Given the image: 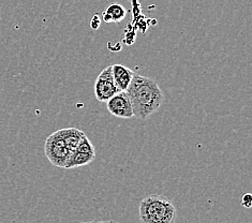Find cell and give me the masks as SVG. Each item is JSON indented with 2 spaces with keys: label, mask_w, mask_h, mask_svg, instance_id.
<instances>
[{
  "label": "cell",
  "mask_w": 252,
  "mask_h": 223,
  "mask_svg": "<svg viewBox=\"0 0 252 223\" xmlns=\"http://www.w3.org/2000/svg\"><path fill=\"white\" fill-rule=\"evenodd\" d=\"M59 133L63 136V141L67 145L70 153L72 154L75 152V149L79 145L83 136L85 135L83 131L76 129V128H67V129H61L59 130Z\"/></svg>",
  "instance_id": "cell-7"
},
{
  "label": "cell",
  "mask_w": 252,
  "mask_h": 223,
  "mask_svg": "<svg viewBox=\"0 0 252 223\" xmlns=\"http://www.w3.org/2000/svg\"><path fill=\"white\" fill-rule=\"evenodd\" d=\"M75 152H82V153H89V154H95L94 147L93 143L89 141V138L86 136V134L83 136L80 144L77 145Z\"/></svg>",
  "instance_id": "cell-10"
},
{
  "label": "cell",
  "mask_w": 252,
  "mask_h": 223,
  "mask_svg": "<svg viewBox=\"0 0 252 223\" xmlns=\"http://www.w3.org/2000/svg\"><path fill=\"white\" fill-rule=\"evenodd\" d=\"M242 205L246 208H250L252 206V195L250 193H246L243 195Z\"/></svg>",
  "instance_id": "cell-11"
},
{
  "label": "cell",
  "mask_w": 252,
  "mask_h": 223,
  "mask_svg": "<svg viewBox=\"0 0 252 223\" xmlns=\"http://www.w3.org/2000/svg\"><path fill=\"white\" fill-rule=\"evenodd\" d=\"M112 72L114 82H115L118 89L121 92H126L134 76V72L124 64H113Z\"/></svg>",
  "instance_id": "cell-6"
},
{
  "label": "cell",
  "mask_w": 252,
  "mask_h": 223,
  "mask_svg": "<svg viewBox=\"0 0 252 223\" xmlns=\"http://www.w3.org/2000/svg\"><path fill=\"white\" fill-rule=\"evenodd\" d=\"M107 110L113 116L124 119L134 117L131 101L126 92H119L106 101Z\"/></svg>",
  "instance_id": "cell-5"
},
{
  "label": "cell",
  "mask_w": 252,
  "mask_h": 223,
  "mask_svg": "<svg viewBox=\"0 0 252 223\" xmlns=\"http://www.w3.org/2000/svg\"><path fill=\"white\" fill-rule=\"evenodd\" d=\"M126 93L131 101L133 115L139 119H146L151 116L164 101V95L157 83L152 78L136 73Z\"/></svg>",
  "instance_id": "cell-1"
},
{
  "label": "cell",
  "mask_w": 252,
  "mask_h": 223,
  "mask_svg": "<svg viewBox=\"0 0 252 223\" xmlns=\"http://www.w3.org/2000/svg\"><path fill=\"white\" fill-rule=\"evenodd\" d=\"M81 223H119L117 221L110 220V221H98V220H94V221H88V222H81Z\"/></svg>",
  "instance_id": "cell-13"
},
{
  "label": "cell",
  "mask_w": 252,
  "mask_h": 223,
  "mask_svg": "<svg viewBox=\"0 0 252 223\" xmlns=\"http://www.w3.org/2000/svg\"><path fill=\"white\" fill-rule=\"evenodd\" d=\"M140 219L142 223H174L176 208L165 195L151 194L140 203Z\"/></svg>",
  "instance_id": "cell-2"
},
{
  "label": "cell",
  "mask_w": 252,
  "mask_h": 223,
  "mask_svg": "<svg viewBox=\"0 0 252 223\" xmlns=\"http://www.w3.org/2000/svg\"><path fill=\"white\" fill-rule=\"evenodd\" d=\"M44 152L46 158L50 160L54 166L63 167L71 155L70 150L63 141V136L59 133V130L54 132L49 137L46 138Z\"/></svg>",
  "instance_id": "cell-3"
},
{
  "label": "cell",
  "mask_w": 252,
  "mask_h": 223,
  "mask_svg": "<svg viewBox=\"0 0 252 223\" xmlns=\"http://www.w3.org/2000/svg\"><path fill=\"white\" fill-rule=\"evenodd\" d=\"M127 14V10H126L123 5L118 3L111 4L109 8H106L105 11L102 13V20L105 23H119L122 22Z\"/></svg>",
  "instance_id": "cell-9"
},
{
  "label": "cell",
  "mask_w": 252,
  "mask_h": 223,
  "mask_svg": "<svg viewBox=\"0 0 252 223\" xmlns=\"http://www.w3.org/2000/svg\"><path fill=\"white\" fill-rule=\"evenodd\" d=\"M121 92L114 82L112 65L106 67L101 71L94 83V96L100 102H106L114 95Z\"/></svg>",
  "instance_id": "cell-4"
},
{
  "label": "cell",
  "mask_w": 252,
  "mask_h": 223,
  "mask_svg": "<svg viewBox=\"0 0 252 223\" xmlns=\"http://www.w3.org/2000/svg\"><path fill=\"white\" fill-rule=\"evenodd\" d=\"M100 23H101V17L98 14H95V15H94V17L92 19L91 26H92L93 29L95 30V29H98L100 27Z\"/></svg>",
  "instance_id": "cell-12"
},
{
  "label": "cell",
  "mask_w": 252,
  "mask_h": 223,
  "mask_svg": "<svg viewBox=\"0 0 252 223\" xmlns=\"http://www.w3.org/2000/svg\"><path fill=\"white\" fill-rule=\"evenodd\" d=\"M95 159V154H89V153H82V152H73L65 163L64 168H75L79 166H83L89 164Z\"/></svg>",
  "instance_id": "cell-8"
}]
</instances>
